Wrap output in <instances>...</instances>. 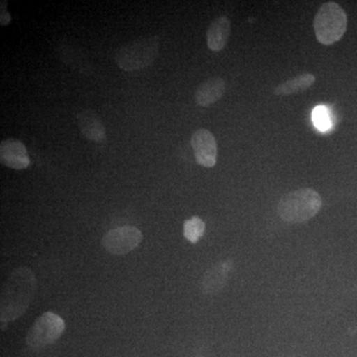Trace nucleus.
<instances>
[{
    "label": "nucleus",
    "mask_w": 357,
    "mask_h": 357,
    "mask_svg": "<svg viewBox=\"0 0 357 357\" xmlns=\"http://www.w3.org/2000/svg\"><path fill=\"white\" fill-rule=\"evenodd\" d=\"M36 287V278L29 268H17L9 275L1 292V330H6L9 323L24 314L34 298Z\"/></svg>",
    "instance_id": "obj_1"
},
{
    "label": "nucleus",
    "mask_w": 357,
    "mask_h": 357,
    "mask_svg": "<svg viewBox=\"0 0 357 357\" xmlns=\"http://www.w3.org/2000/svg\"><path fill=\"white\" fill-rule=\"evenodd\" d=\"M323 206L321 196L311 188H303L282 197L277 213L284 222L303 223L318 215Z\"/></svg>",
    "instance_id": "obj_2"
},
{
    "label": "nucleus",
    "mask_w": 357,
    "mask_h": 357,
    "mask_svg": "<svg viewBox=\"0 0 357 357\" xmlns=\"http://www.w3.org/2000/svg\"><path fill=\"white\" fill-rule=\"evenodd\" d=\"M347 29V15L335 2H326L314 16V31L319 43L330 46L344 37Z\"/></svg>",
    "instance_id": "obj_3"
},
{
    "label": "nucleus",
    "mask_w": 357,
    "mask_h": 357,
    "mask_svg": "<svg viewBox=\"0 0 357 357\" xmlns=\"http://www.w3.org/2000/svg\"><path fill=\"white\" fill-rule=\"evenodd\" d=\"M158 36L143 37L124 45L115 55V62L121 70L133 72L145 69L154 62L159 53Z\"/></svg>",
    "instance_id": "obj_4"
},
{
    "label": "nucleus",
    "mask_w": 357,
    "mask_h": 357,
    "mask_svg": "<svg viewBox=\"0 0 357 357\" xmlns=\"http://www.w3.org/2000/svg\"><path fill=\"white\" fill-rule=\"evenodd\" d=\"M64 319L55 312H47L40 316L33 324L26 337L30 349H41L57 342L64 333Z\"/></svg>",
    "instance_id": "obj_5"
},
{
    "label": "nucleus",
    "mask_w": 357,
    "mask_h": 357,
    "mask_svg": "<svg viewBox=\"0 0 357 357\" xmlns=\"http://www.w3.org/2000/svg\"><path fill=\"white\" fill-rule=\"evenodd\" d=\"M142 232L132 225H123L109 230L103 236V248L114 255H124L137 248L142 241Z\"/></svg>",
    "instance_id": "obj_6"
},
{
    "label": "nucleus",
    "mask_w": 357,
    "mask_h": 357,
    "mask_svg": "<svg viewBox=\"0 0 357 357\" xmlns=\"http://www.w3.org/2000/svg\"><path fill=\"white\" fill-rule=\"evenodd\" d=\"M195 158L199 165L213 168L217 164L218 144L215 136L208 129L199 128L191 137Z\"/></svg>",
    "instance_id": "obj_7"
},
{
    "label": "nucleus",
    "mask_w": 357,
    "mask_h": 357,
    "mask_svg": "<svg viewBox=\"0 0 357 357\" xmlns=\"http://www.w3.org/2000/svg\"><path fill=\"white\" fill-rule=\"evenodd\" d=\"M0 162L14 170H24L30 166L29 155L25 145L16 139L1 141Z\"/></svg>",
    "instance_id": "obj_8"
},
{
    "label": "nucleus",
    "mask_w": 357,
    "mask_h": 357,
    "mask_svg": "<svg viewBox=\"0 0 357 357\" xmlns=\"http://www.w3.org/2000/svg\"><path fill=\"white\" fill-rule=\"evenodd\" d=\"M77 122L86 139L93 143H103L107 141V129L100 117L93 110H82L77 115Z\"/></svg>",
    "instance_id": "obj_9"
},
{
    "label": "nucleus",
    "mask_w": 357,
    "mask_h": 357,
    "mask_svg": "<svg viewBox=\"0 0 357 357\" xmlns=\"http://www.w3.org/2000/svg\"><path fill=\"white\" fill-rule=\"evenodd\" d=\"M232 263L225 261L211 267L204 275L202 291L206 295H217L227 285Z\"/></svg>",
    "instance_id": "obj_10"
},
{
    "label": "nucleus",
    "mask_w": 357,
    "mask_h": 357,
    "mask_svg": "<svg viewBox=\"0 0 357 357\" xmlns=\"http://www.w3.org/2000/svg\"><path fill=\"white\" fill-rule=\"evenodd\" d=\"M227 84L220 77H213L199 84L195 91V100L199 107H208L225 95Z\"/></svg>",
    "instance_id": "obj_11"
},
{
    "label": "nucleus",
    "mask_w": 357,
    "mask_h": 357,
    "mask_svg": "<svg viewBox=\"0 0 357 357\" xmlns=\"http://www.w3.org/2000/svg\"><path fill=\"white\" fill-rule=\"evenodd\" d=\"M231 23L227 16L215 18L208 26L206 31V44L213 52H220L225 49L229 42Z\"/></svg>",
    "instance_id": "obj_12"
},
{
    "label": "nucleus",
    "mask_w": 357,
    "mask_h": 357,
    "mask_svg": "<svg viewBox=\"0 0 357 357\" xmlns=\"http://www.w3.org/2000/svg\"><path fill=\"white\" fill-rule=\"evenodd\" d=\"M314 83H316V76L310 73H304L277 86L274 89V93L280 96L295 95V93L307 91Z\"/></svg>",
    "instance_id": "obj_13"
},
{
    "label": "nucleus",
    "mask_w": 357,
    "mask_h": 357,
    "mask_svg": "<svg viewBox=\"0 0 357 357\" xmlns=\"http://www.w3.org/2000/svg\"><path fill=\"white\" fill-rule=\"evenodd\" d=\"M206 225L202 218L192 217L184 222V236L188 241L197 243L203 237Z\"/></svg>",
    "instance_id": "obj_14"
},
{
    "label": "nucleus",
    "mask_w": 357,
    "mask_h": 357,
    "mask_svg": "<svg viewBox=\"0 0 357 357\" xmlns=\"http://www.w3.org/2000/svg\"><path fill=\"white\" fill-rule=\"evenodd\" d=\"M312 121L319 130H328L331 128V117L328 109L324 107H316L312 112Z\"/></svg>",
    "instance_id": "obj_15"
},
{
    "label": "nucleus",
    "mask_w": 357,
    "mask_h": 357,
    "mask_svg": "<svg viewBox=\"0 0 357 357\" xmlns=\"http://www.w3.org/2000/svg\"><path fill=\"white\" fill-rule=\"evenodd\" d=\"M11 16L7 11V1L2 0L0 4V25L7 26L10 23Z\"/></svg>",
    "instance_id": "obj_16"
}]
</instances>
